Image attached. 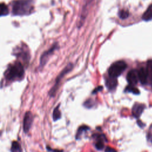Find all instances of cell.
<instances>
[{
  "label": "cell",
  "mask_w": 152,
  "mask_h": 152,
  "mask_svg": "<svg viewBox=\"0 0 152 152\" xmlns=\"http://www.w3.org/2000/svg\"><path fill=\"white\" fill-rule=\"evenodd\" d=\"M96 138L97 139V141L95 144V147L97 150H102L104 146V140L106 141L105 137L103 135H96Z\"/></svg>",
  "instance_id": "obj_11"
},
{
  "label": "cell",
  "mask_w": 152,
  "mask_h": 152,
  "mask_svg": "<svg viewBox=\"0 0 152 152\" xmlns=\"http://www.w3.org/2000/svg\"><path fill=\"white\" fill-rule=\"evenodd\" d=\"M105 152H117L114 148H112L110 147H107L105 149Z\"/></svg>",
  "instance_id": "obj_22"
},
{
  "label": "cell",
  "mask_w": 152,
  "mask_h": 152,
  "mask_svg": "<svg viewBox=\"0 0 152 152\" xmlns=\"http://www.w3.org/2000/svg\"><path fill=\"white\" fill-rule=\"evenodd\" d=\"M89 129V127L86 126V125H82L80 127L78 128V130H77V134H76V139H78L80 138L81 135L82 134V133L84 131H86L87 130Z\"/></svg>",
  "instance_id": "obj_17"
},
{
  "label": "cell",
  "mask_w": 152,
  "mask_h": 152,
  "mask_svg": "<svg viewBox=\"0 0 152 152\" xmlns=\"http://www.w3.org/2000/svg\"><path fill=\"white\" fill-rule=\"evenodd\" d=\"M24 74V70L22 64L19 62H15L8 66L4 75L9 81H15L23 78Z\"/></svg>",
  "instance_id": "obj_2"
},
{
  "label": "cell",
  "mask_w": 152,
  "mask_h": 152,
  "mask_svg": "<svg viewBox=\"0 0 152 152\" xmlns=\"http://www.w3.org/2000/svg\"><path fill=\"white\" fill-rule=\"evenodd\" d=\"M142 19L144 21H148L152 20V4L150 5L142 15Z\"/></svg>",
  "instance_id": "obj_12"
},
{
  "label": "cell",
  "mask_w": 152,
  "mask_h": 152,
  "mask_svg": "<svg viewBox=\"0 0 152 152\" xmlns=\"http://www.w3.org/2000/svg\"><path fill=\"white\" fill-rule=\"evenodd\" d=\"M47 149H48V150L51 151L52 152H63L62 150H53V149H51L49 148V147H47Z\"/></svg>",
  "instance_id": "obj_23"
},
{
  "label": "cell",
  "mask_w": 152,
  "mask_h": 152,
  "mask_svg": "<svg viewBox=\"0 0 152 152\" xmlns=\"http://www.w3.org/2000/svg\"><path fill=\"white\" fill-rule=\"evenodd\" d=\"M73 68V65L71 63H69L68 64L64 69L63 70L60 72V74L58 75V76L56 77V81H55V83L53 86V87L51 88V90H50L49 91V94L50 96H54L58 88V87H59V83L60 81H61L62 78L67 74L69 72H70L72 69Z\"/></svg>",
  "instance_id": "obj_4"
},
{
  "label": "cell",
  "mask_w": 152,
  "mask_h": 152,
  "mask_svg": "<svg viewBox=\"0 0 152 152\" xmlns=\"http://www.w3.org/2000/svg\"><path fill=\"white\" fill-rule=\"evenodd\" d=\"M125 91H127V92H129V93H132L134 94H140V91L139 90L134 87V86H131V85H129L125 89Z\"/></svg>",
  "instance_id": "obj_15"
},
{
  "label": "cell",
  "mask_w": 152,
  "mask_h": 152,
  "mask_svg": "<svg viewBox=\"0 0 152 152\" xmlns=\"http://www.w3.org/2000/svg\"><path fill=\"white\" fill-rule=\"evenodd\" d=\"M126 80L129 85L135 86L137 84L138 78L137 71L135 69H131L127 73Z\"/></svg>",
  "instance_id": "obj_6"
},
{
  "label": "cell",
  "mask_w": 152,
  "mask_h": 152,
  "mask_svg": "<svg viewBox=\"0 0 152 152\" xmlns=\"http://www.w3.org/2000/svg\"><path fill=\"white\" fill-rule=\"evenodd\" d=\"M126 67L127 65L124 61H118L114 62L108 69L109 77L117 78L125 71Z\"/></svg>",
  "instance_id": "obj_3"
},
{
  "label": "cell",
  "mask_w": 152,
  "mask_h": 152,
  "mask_svg": "<svg viewBox=\"0 0 152 152\" xmlns=\"http://www.w3.org/2000/svg\"><path fill=\"white\" fill-rule=\"evenodd\" d=\"M33 8L32 0H15L12 4V12L15 15H28Z\"/></svg>",
  "instance_id": "obj_1"
},
{
  "label": "cell",
  "mask_w": 152,
  "mask_h": 152,
  "mask_svg": "<svg viewBox=\"0 0 152 152\" xmlns=\"http://www.w3.org/2000/svg\"><path fill=\"white\" fill-rule=\"evenodd\" d=\"M9 13L8 7L4 3L0 4V17L7 15Z\"/></svg>",
  "instance_id": "obj_14"
},
{
  "label": "cell",
  "mask_w": 152,
  "mask_h": 152,
  "mask_svg": "<svg viewBox=\"0 0 152 152\" xmlns=\"http://www.w3.org/2000/svg\"><path fill=\"white\" fill-rule=\"evenodd\" d=\"M102 89H103V87H102V86H99V87H96V88L93 91L92 93H93V94H95V93H97V92L101 91Z\"/></svg>",
  "instance_id": "obj_21"
},
{
  "label": "cell",
  "mask_w": 152,
  "mask_h": 152,
  "mask_svg": "<svg viewBox=\"0 0 152 152\" xmlns=\"http://www.w3.org/2000/svg\"><path fill=\"white\" fill-rule=\"evenodd\" d=\"M11 152H21V147L18 142L13 141L11 147Z\"/></svg>",
  "instance_id": "obj_16"
},
{
  "label": "cell",
  "mask_w": 152,
  "mask_h": 152,
  "mask_svg": "<svg viewBox=\"0 0 152 152\" xmlns=\"http://www.w3.org/2000/svg\"><path fill=\"white\" fill-rule=\"evenodd\" d=\"M138 74V78L140 81L141 84L142 85H145L147 83L148 78V74L147 68L144 67H141L137 71Z\"/></svg>",
  "instance_id": "obj_7"
},
{
  "label": "cell",
  "mask_w": 152,
  "mask_h": 152,
  "mask_svg": "<svg viewBox=\"0 0 152 152\" xmlns=\"http://www.w3.org/2000/svg\"><path fill=\"white\" fill-rule=\"evenodd\" d=\"M57 47H58V44L55 43L52 46L51 48H50L49 50L45 52L42 54V55L40 58V65L41 66H43L46 64L49 56H50L53 53V52L56 49Z\"/></svg>",
  "instance_id": "obj_8"
},
{
  "label": "cell",
  "mask_w": 152,
  "mask_h": 152,
  "mask_svg": "<svg viewBox=\"0 0 152 152\" xmlns=\"http://www.w3.org/2000/svg\"><path fill=\"white\" fill-rule=\"evenodd\" d=\"M118 84V81L116 78H113L109 77L106 80V86L107 88L110 90H114Z\"/></svg>",
  "instance_id": "obj_10"
},
{
  "label": "cell",
  "mask_w": 152,
  "mask_h": 152,
  "mask_svg": "<svg viewBox=\"0 0 152 152\" xmlns=\"http://www.w3.org/2000/svg\"><path fill=\"white\" fill-rule=\"evenodd\" d=\"M145 106L143 104L140 103H135L132 109V114L134 117L135 118H138L142 114Z\"/></svg>",
  "instance_id": "obj_9"
},
{
  "label": "cell",
  "mask_w": 152,
  "mask_h": 152,
  "mask_svg": "<svg viewBox=\"0 0 152 152\" xmlns=\"http://www.w3.org/2000/svg\"><path fill=\"white\" fill-rule=\"evenodd\" d=\"M147 69L148 71V77H150L151 84L152 86V60H148L147 64Z\"/></svg>",
  "instance_id": "obj_18"
},
{
  "label": "cell",
  "mask_w": 152,
  "mask_h": 152,
  "mask_svg": "<svg viewBox=\"0 0 152 152\" xmlns=\"http://www.w3.org/2000/svg\"><path fill=\"white\" fill-rule=\"evenodd\" d=\"M33 119V117L31 112L28 111L25 113L23 120V129L26 133L29 131L32 124Z\"/></svg>",
  "instance_id": "obj_5"
},
{
  "label": "cell",
  "mask_w": 152,
  "mask_h": 152,
  "mask_svg": "<svg viewBox=\"0 0 152 152\" xmlns=\"http://www.w3.org/2000/svg\"><path fill=\"white\" fill-rule=\"evenodd\" d=\"M129 14L128 12V11L126 10H121L119 13H118V15H119V17L121 18V19H125L126 18L128 17Z\"/></svg>",
  "instance_id": "obj_20"
},
{
  "label": "cell",
  "mask_w": 152,
  "mask_h": 152,
  "mask_svg": "<svg viewBox=\"0 0 152 152\" xmlns=\"http://www.w3.org/2000/svg\"><path fill=\"white\" fill-rule=\"evenodd\" d=\"M137 123H138V125H139L141 128H142V127L144 126V124H142V123L141 121H137Z\"/></svg>",
  "instance_id": "obj_24"
},
{
  "label": "cell",
  "mask_w": 152,
  "mask_h": 152,
  "mask_svg": "<svg viewBox=\"0 0 152 152\" xmlns=\"http://www.w3.org/2000/svg\"><path fill=\"white\" fill-rule=\"evenodd\" d=\"M92 1V0H87L86 2L85 5H84V7H83V11H82V14L81 15V20L80 21V23H81V24H83V21L84 20L85 18L86 17L87 15V6H88L89 4Z\"/></svg>",
  "instance_id": "obj_13"
},
{
  "label": "cell",
  "mask_w": 152,
  "mask_h": 152,
  "mask_svg": "<svg viewBox=\"0 0 152 152\" xmlns=\"http://www.w3.org/2000/svg\"><path fill=\"white\" fill-rule=\"evenodd\" d=\"M59 106L58 105L57 107H56L53 112V121H55L58 120L61 117V114L59 109Z\"/></svg>",
  "instance_id": "obj_19"
}]
</instances>
